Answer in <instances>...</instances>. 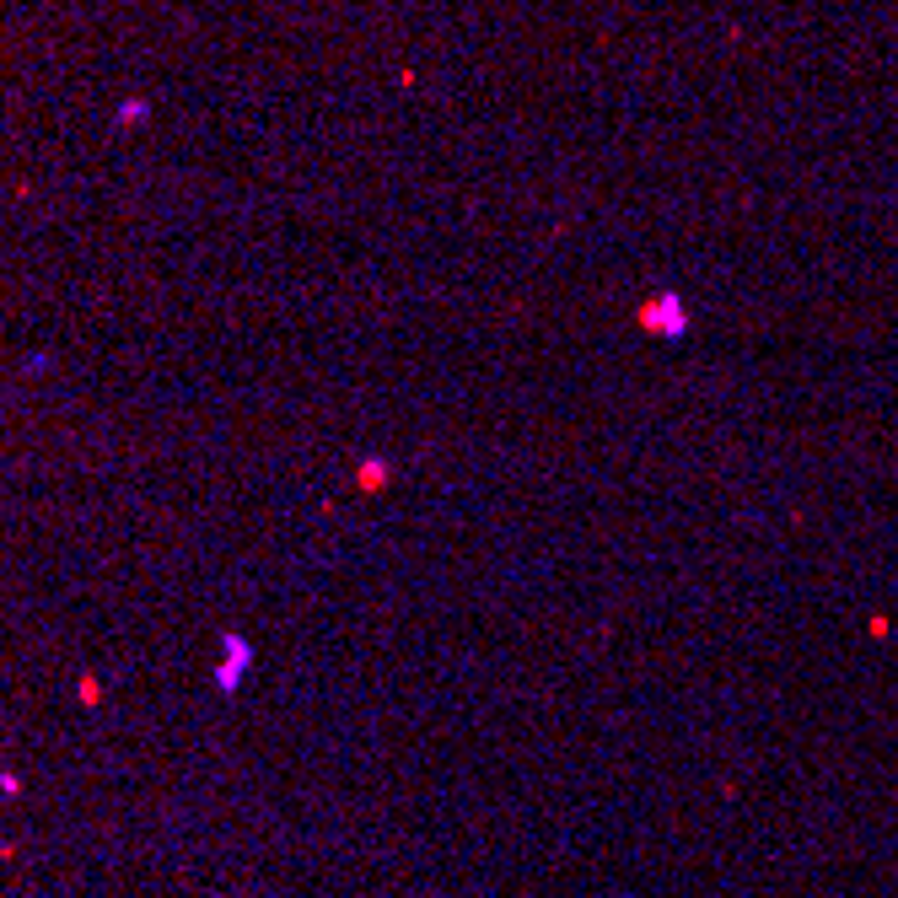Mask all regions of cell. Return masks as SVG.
I'll return each instance as SVG.
<instances>
[{"label": "cell", "mask_w": 898, "mask_h": 898, "mask_svg": "<svg viewBox=\"0 0 898 898\" xmlns=\"http://www.w3.org/2000/svg\"><path fill=\"white\" fill-rule=\"evenodd\" d=\"M253 667V646L242 635H221V667H216V689L221 694H232L237 683H242V673Z\"/></svg>", "instance_id": "7a4b0ae2"}, {"label": "cell", "mask_w": 898, "mask_h": 898, "mask_svg": "<svg viewBox=\"0 0 898 898\" xmlns=\"http://www.w3.org/2000/svg\"><path fill=\"white\" fill-rule=\"evenodd\" d=\"M635 318H640V329H646V334H683V329H689V307H683V296H651Z\"/></svg>", "instance_id": "6da1fadb"}]
</instances>
